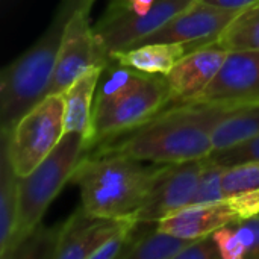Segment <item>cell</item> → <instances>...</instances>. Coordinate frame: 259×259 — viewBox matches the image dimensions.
Masks as SVG:
<instances>
[{
	"label": "cell",
	"mask_w": 259,
	"mask_h": 259,
	"mask_svg": "<svg viewBox=\"0 0 259 259\" xmlns=\"http://www.w3.org/2000/svg\"><path fill=\"white\" fill-rule=\"evenodd\" d=\"M240 106H182L158 112L146 123L96 144L88 152L123 155L153 164L208 158L215 126Z\"/></svg>",
	"instance_id": "1"
},
{
	"label": "cell",
	"mask_w": 259,
	"mask_h": 259,
	"mask_svg": "<svg viewBox=\"0 0 259 259\" xmlns=\"http://www.w3.org/2000/svg\"><path fill=\"white\" fill-rule=\"evenodd\" d=\"M143 162L123 155L87 152L71 178L80 191V206L100 217H135L159 165Z\"/></svg>",
	"instance_id": "2"
},
{
	"label": "cell",
	"mask_w": 259,
	"mask_h": 259,
	"mask_svg": "<svg viewBox=\"0 0 259 259\" xmlns=\"http://www.w3.org/2000/svg\"><path fill=\"white\" fill-rule=\"evenodd\" d=\"M74 11L62 0L47 30L0 74V135H8L18 120L38 105L52 82L56 59L70 14Z\"/></svg>",
	"instance_id": "3"
},
{
	"label": "cell",
	"mask_w": 259,
	"mask_h": 259,
	"mask_svg": "<svg viewBox=\"0 0 259 259\" xmlns=\"http://www.w3.org/2000/svg\"><path fill=\"white\" fill-rule=\"evenodd\" d=\"M87 140L77 132L64 134L52 153L29 175L18 178V215L9 249L3 259L38 226L53 199L67 182L87 153Z\"/></svg>",
	"instance_id": "4"
},
{
	"label": "cell",
	"mask_w": 259,
	"mask_h": 259,
	"mask_svg": "<svg viewBox=\"0 0 259 259\" xmlns=\"http://www.w3.org/2000/svg\"><path fill=\"white\" fill-rule=\"evenodd\" d=\"M64 94L46 96L24 114L8 135H0L18 178L42 162L64 137Z\"/></svg>",
	"instance_id": "5"
},
{
	"label": "cell",
	"mask_w": 259,
	"mask_h": 259,
	"mask_svg": "<svg viewBox=\"0 0 259 259\" xmlns=\"http://www.w3.org/2000/svg\"><path fill=\"white\" fill-rule=\"evenodd\" d=\"M168 102L170 88L165 77H159V74H149L147 79L134 91L120 97L114 103L94 111L93 140L90 149L146 123L161 112Z\"/></svg>",
	"instance_id": "6"
},
{
	"label": "cell",
	"mask_w": 259,
	"mask_h": 259,
	"mask_svg": "<svg viewBox=\"0 0 259 259\" xmlns=\"http://www.w3.org/2000/svg\"><path fill=\"white\" fill-rule=\"evenodd\" d=\"M258 214L259 188L235 193L211 203L190 205L161 220L158 228L181 238L197 240Z\"/></svg>",
	"instance_id": "7"
},
{
	"label": "cell",
	"mask_w": 259,
	"mask_h": 259,
	"mask_svg": "<svg viewBox=\"0 0 259 259\" xmlns=\"http://www.w3.org/2000/svg\"><path fill=\"white\" fill-rule=\"evenodd\" d=\"M196 0H156L146 14L131 11H106L94 26L97 46L105 59L135 46L143 38L155 33Z\"/></svg>",
	"instance_id": "8"
},
{
	"label": "cell",
	"mask_w": 259,
	"mask_h": 259,
	"mask_svg": "<svg viewBox=\"0 0 259 259\" xmlns=\"http://www.w3.org/2000/svg\"><path fill=\"white\" fill-rule=\"evenodd\" d=\"M256 102H259V50L229 52L219 73L199 94L170 109L212 105L246 106Z\"/></svg>",
	"instance_id": "9"
},
{
	"label": "cell",
	"mask_w": 259,
	"mask_h": 259,
	"mask_svg": "<svg viewBox=\"0 0 259 259\" xmlns=\"http://www.w3.org/2000/svg\"><path fill=\"white\" fill-rule=\"evenodd\" d=\"M90 11L76 8L64 29L55 73L47 90L50 94H64L82 74L96 65H108L94 35V27L90 24Z\"/></svg>",
	"instance_id": "10"
},
{
	"label": "cell",
	"mask_w": 259,
	"mask_h": 259,
	"mask_svg": "<svg viewBox=\"0 0 259 259\" xmlns=\"http://www.w3.org/2000/svg\"><path fill=\"white\" fill-rule=\"evenodd\" d=\"M203 161L205 159L159 164L149 194L135 214V220L159 223L193 205Z\"/></svg>",
	"instance_id": "11"
},
{
	"label": "cell",
	"mask_w": 259,
	"mask_h": 259,
	"mask_svg": "<svg viewBox=\"0 0 259 259\" xmlns=\"http://www.w3.org/2000/svg\"><path fill=\"white\" fill-rule=\"evenodd\" d=\"M240 12L241 11L222 9L202 0H196L159 30L143 38L135 46L149 42H182L194 50L199 46L215 41Z\"/></svg>",
	"instance_id": "12"
},
{
	"label": "cell",
	"mask_w": 259,
	"mask_h": 259,
	"mask_svg": "<svg viewBox=\"0 0 259 259\" xmlns=\"http://www.w3.org/2000/svg\"><path fill=\"white\" fill-rule=\"evenodd\" d=\"M135 217L111 219L90 214L82 206L61 223L55 259H91L118 231L135 223Z\"/></svg>",
	"instance_id": "13"
},
{
	"label": "cell",
	"mask_w": 259,
	"mask_h": 259,
	"mask_svg": "<svg viewBox=\"0 0 259 259\" xmlns=\"http://www.w3.org/2000/svg\"><path fill=\"white\" fill-rule=\"evenodd\" d=\"M228 53L217 41L206 42L188 52L164 76L170 88V102L164 109L178 106L199 94L219 73Z\"/></svg>",
	"instance_id": "14"
},
{
	"label": "cell",
	"mask_w": 259,
	"mask_h": 259,
	"mask_svg": "<svg viewBox=\"0 0 259 259\" xmlns=\"http://www.w3.org/2000/svg\"><path fill=\"white\" fill-rule=\"evenodd\" d=\"M105 67L106 65H96L90 68L64 93V132H77L83 135L88 149L93 140V112L96 91Z\"/></svg>",
	"instance_id": "15"
},
{
	"label": "cell",
	"mask_w": 259,
	"mask_h": 259,
	"mask_svg": "<svg viewBox=\"0 0 259 259\" xmlns=\"http://www.w3.org/2000/svg\"><path fill=\"white\" fill-rule=\"evenodd\" d=\"M193 241L161 231L158 223L137 222L120 259H176Z\"/></svg>",
	"instance_id": "16"
},
{
	"label": "cell",
	"mask_w": 259,
	"mask_h": 259,
	"mask_svg": "<svg viewBox=\"0 0 259 259\" xmlns=\"http://www.w3.org/2000/svg\"><path fill=\"white\" fill-rule=\"evenodd\" d=\"M188 52L190 46L182 42H149L120 50L111 61L146 74L165 76Z\"/></svg>",
	"instance_id": "17"
},
{
	"label": "cell",
	"mask_w": 259,
	"mask_h": 259,
	"mask_svg": "<svg viewBox=\"0 0 259 259\" xmlns=\"http://www.w3.org/2000/svg\"><path fill=\"white\" fill-rule=\"evenodd\" d=\"M18 215V176L15 175L6 146L0 143V258L6 255Z\"/></svg>",
	"instance_id": "18"
},
{
	"label": "cell",
	"mask_w": 259,
	"mask_h": 259,
	"mask_svg": "<svg viewBox=\"0 0 259 259\" xmlns=\"http://www.w3.org/2000/svg\"><path fill=\"white\" fill-rule=\"evenodd\" d=\"M255 135H259V102L231 111L215 126L212 147L220 150Z\"/></svg>",
	"instance_id": "19"
},
{
	"label": "cell",
	"mask_w": 259,
	"mask_h": 259,
	"mask_svg": "<svg viewBox=\"0 0 259 259\" xmlns=\"http://www.w3.org/2000/svg\"><path fill=\"white\" fill-rule=\"evenodd\" d=\"M215 41L228 52L259 50V3L243 9Z\"/></svg>",
	"instance_id": "20"
},
{
	"label": "cell",
	"mask_w": 259,
	"mask_h": 259,
	"mask_svg": "<svg viewBox=\"0 0 259 259\" xmlns=\"http://www.w3.org/2000/svg\"><path fill=\"white\" fill-rule=\"evenodd\" d=\"M61 225L44 228L38 225L9 255L8 258H53L58 247Z\"/></svg>",
	"instance_id": "21"
},
{
	"label": "cell",
	"mask_w": 259,
	"mask_h": 259,
	"mask_svg": "<svg viewBox=\"0 0 259 259\" xmlns=\"http://www.w3.org/2000/svg\"><path fill=\"white\" fill-rule=\"evenodd\" d=\"M228 167L220 165L208 158H205L203 161V167L200 171V178H199V184H197V190L193 199V205H199V203H211V202H217L225 196L223 191V178L226 173Z\"/></svg>",
	"instance_id": "22"
},
{
	"label": "cell",
	"mask_w": 259,
	"mask_h": 259,
	"mask_svg": "<svg viewBox=\"0 0 259 259\" xmlns=\"http://www.w3.org/2000/svg\"><path fill=\"white\" fill-rule=\"evenodd\" d=\"M208 159H211L220 165H225L228 168L234 167V165H240V164L259 161V135L243 140L229 147L214 150L208 156Z\"/></svg>",
	"instance_id": "23"
},
{
	"label": "cell",
	"mask_w": 259,
	"mask_h": 259,
	"mask_svg": "<svg viewBox=\"0 0 259 259\" xmlns=\"http://www.w3.org/2000/svg\"><path fill=\"white\" fill-rule=\"evenodd\" d=\"M259 188V161L229 167L223 178L225 196Z\"/></svg>",
	"instance_id": "24"
},
{
	"label": "cell",
	"mask_w": 259,
	"mask_h": 259,
	"mask_svg": "<svg viewBox=\"0 0 259 259\" xmlns=\"http://www.w3.org/2000/svg\"><path fill=\"white\" fill-rule=\"evenodd\" d=\"M243 250V259H259V214L232 225Z\"/></svg>",
	"instance_id": "25"
},
{
	"label": "cell",
	"mask_w": 259,
	"mask_h": 259,
	"mask_svg": "<svg viewBox=\"0 0 259 259\" xmlns=\"http://www.w3.org/2000/svg\"><path fill=\"white\" fill-rule=\"evenodd\" d=\"M220 250L212 235L194 240L188 247H185L176 259H219Z\"/></svg>",
	"instance_id": "26"
},
{
	"label": "cell",
	"mask_w": 259,
	"mask_h": 259,
	"mask_svg": "<svg viewBox=\"0 0 259 259\" xmlns=\"http://www.w3.org/2000/svg\"><path fill=\"white\" fill-rule=\"evenodd\" d=\"M212 237L219 246L222 259H243V250L234 232L232 225L217 229L212 234Z\"/></svg>",
	"instance_id": "27"
},
{
	"label": "cell",
	"mask_w": 259,
	"mask_h": 259,
	"mask_svg": "<svg viewBox=\"0 0 259 259\" xmlns=\"http://www.w3.org/2000/svg\"><path fill=\"white\" fill-rule=\"evenodd\" d=\"M156 0H111L108 11H131L134 14H146Z\"/></svg>",
	"instance_id": "28"
},
{
	"label": "cell",
	"mask_w": 259,
	"mask_h": 259,
	"mask_svg": "<svg viewBox=\"0 0 259 259\" xmlns=\"http://www.w3.org/2000/svg\"><path fill=\"white\" fill-rule=\"evenodd\" d=\"M202 2L222 8V9H231V11H243L252 5L259 3V0H202Z\"/></svg>",
	"instance_id": "29"
},
{
	"label": "cell",
	"mask_w": 259,
	"mask_h": 259,
	"mask_svg": "<svg viewBox=\"0 0 259 259\" xmlns=\"http://www.w3.org/2000/svg\"><path fill=\"white\" fill-rule=\"evenodd\" d=\"M68 2L73 5L74 9L76 8H82V9H87V11H90L93 3H94V0H68Z\"/></svg>",
	"instance_id": "30"
}]
</instances>
